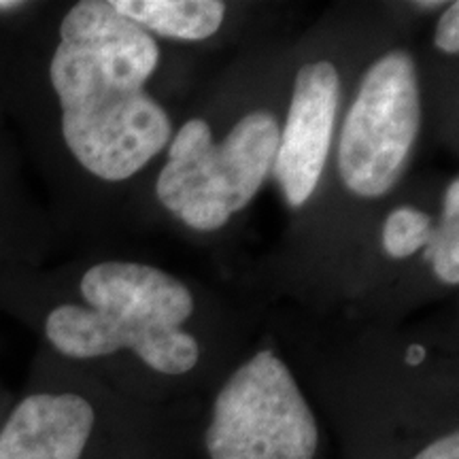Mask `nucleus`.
Wrapping results in <instances>:
<instances>
[{"label": "nucleus", "mask_w": 459, "mask_h": 459, "mask_svg": "<svg viewBox=\"0 0 459 459\" xmlns=\"http://www.w3.org/2000/svg\"><path fill=\"white\" fill-rule=\"evenodd\" d=\"M160 60L158 39L111 0H79L62 17L49 82L65 145L96 179L128 181L169 147L175 126L147 90Z\"/></svg>", "instance_id": "obj_1"}, {"label": "nucleus", "mask_w": 459, "mask_h": 459, "mask_svg": "<svg viewBox=\"0 0 459 459\" xmlns=\"http://www.w3.org/2000/svg\"><path fill=\"white\" fill-rule=\"evenodd\" d=\"M79 291L83 304H60L45 319V336L65 358L132 351L166 377L198 366L200 342L186 328L196 298L179 277L145 262L107 260L83 273Z\"/></svg>", "instance_id": "obj_2"}, {"label": "nucleus", "mask_w": 459, "mask_h": 459, "mask_svg": "<svg viewBox=\"0 0 459 459\" xmlns=\"http://www.w3.org/2000/svg\"><path fill=\"white\" fill-rule=\"evenodd\" d=\"M279 130V117L266 108L245 113L223 139H215L203 117L183 122L158 172V203L196 232L226 228L271 177Z\"/></svg>", "instance_id": "obj_3"}, {"label": "nucleus", "mask_w": 459, "mask_h": 459, "mask_svg": "<svg viewBox=\"0 0 459 459\" xmlns=\"http://www.w3.org/2000/svg\"><path fill=\"white\" fill-rule=\"evenodd\" d=\"M421 130V83L411 51L395 48L361 74L336 143L347 192L378 200L398 186Z\"/></svg>", "instance_id": "obj_4"}, {"label": "nucleus", "mask_w": 459, "mask_h": 459, "mask_svg": "<svg viewBox=\"0 0 459 459\" xmlns=\"http://www.w3.org/2000/svg\"><path fill=\"white\" fill-rule=\"evenodd\" d=\"M211 459H315L319 426L290 366L260 349L230 375L204 434Z\"/></svg>", "instance_id": "obj_5"}, {"label": "nucleus", "mask_w": 459, "mask_h": 459, "mask_svg": "<svg viewBox=\"0 0 459 459\" xmlns=\"http://www.w3.org/2000/svg\"><path fill=\"white\" fill-rule=\"evenodd\" d=\"M342 82L332 60L298 68L271 177L291 209H302L317 192L336 134Z\"/></svg>", "instance_id": "obj_6"}, {"label": "nucleus", "mask_w": 459, "mask_h": 459, "mask_svg": "<svg viewBox=\"0 0 459 459\" xmlns=\"http://www.w3.org/2000/svg\"><path fill=\"white\" fill-rule=\"evenodd\" d=\"M96 412L77 394H34L0 429V459H82Z\"/></svg>", "instance_id": "obj_7"}, {"label": "nucleus", "mask_w": 459, "mask_h": 459, "mask_svg": "<svg viewBox=\"0 0 459 459\" xmlns=\"http://www.w3.org/2000/svg\"><path fill=\"white\" fill-rule=\"evenodd\" d=\"M113 9L153 39L203 43L221 30L228 4L220 0H111Z\"/></svg>", "instance_id": "obj_8"}, {"label": "nucleus", "mask_w": 459, "mask_h": 459, "mask_svg": "<svg viewBox=\"0 0 459 459\" xmlns=\"http://www.w3.org/2000/svg\"><path fill=\"white\" fill-rule=\"evenodd\" d=\"M423 257L443 285H459V181L453 177L443 196V213Z\"/></svg>", "instance_id": "obj_9"}, {"label": "nucleus", "mask_w": 459, "mask_h": 459, "mask_svg": "<svg viewBox=\"0 0 459 459\" xmlns=\"http://www.w3.org/2000/svg\"><path fill=\"white\" fill-rule=\"evenodd\" d=\"M436 220L428 211L402 204L389 211L381 228L383 254L389 260H409L419 251H426L432 240Z\"/></svg>", "instance_id": "obj_10"}, {"label": "nucleus", "mask_w": 459, "mask_h": 459, "mask_svg": "<svg viewBox=\"0 0 459 459\" xmlns=\"http://www.w3.org/2000/svg\"><path fill=\"white\" fill-rule=\"evenodd\" d=\"M434 48L445 56L459 54V3H446L445 11L436 22Z\"/></svg>", "instance_id": "obj_11"}, {"label": "nucleus", "mask_w": 459, "mask_h": 459, "mask_svg": "<svg viewBox=\"0 0 459 459\" xmlns=\"http://www.w3.org/2000/svg\"><path fill=\"white\" fill-rule=\"evenodd\" d=\"M412 459H459V434L449 432L423 446Z\"/></svg>", "instance_id": "obj_12"}, {"label": "nucleus", "mask_w": 459, "mask_h": 459, "mask_svg": "<svg viewBox=\"0 0 459 459\" xmlns=\"http://www.w3.org/2000/svg\"><path fill=\"white\" fill-rule=\"evenodd\" d=\"M26 3L22 0H0V13H13V11H22Z\"/></svg>", "instance_id": "obj_13"}]
</instances>
